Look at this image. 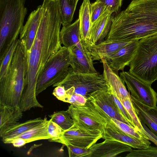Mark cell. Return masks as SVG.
Instances as JSON below:
<instances>
[{
	"mask_svg": "<svg viewBox=\"0 0 157 157\" xmlns=\"http://www.w3.org/2000/svg\"><path fill=\"white\" fill-rule=\"evenodd\" d=\"M48 121L49 120L45 117L43 121L36 126L13 138L22 139L25 144L36 140L50 139L47 130Z\"/></svg>",
	"mask_w": 157,
	"mask_h": 157,
	"instance_id": "24",
	"label": "cell"
},
{
	"mask_svg": "<svg viewBox=\"0 0 157 157\" xmlns=\"http://www.w3.org/2000/svg\"><path fill=\"white\" fill-rule=\"evenodd\" d=\"M120 77L126 84L131 96L140 102L154 107L157 104V93L152 88L151 84L144 81L129 71H123Z\"/></svg>",
	"mask_w": 157,
	"mask_h": 157,
	"instance_id": "9",
	"label": "cell"
},
{
	"mask_svg": "<svg viewBox=\"0 0 157 157\" xmlns=\"http://www.w3.org/2000/svg\"><path fill=\"white\" fill-rule=\"evenodd\" d=\"M100 61L103 66V74L112 94L120 102L125 98L132 99L130 93L126 89L124 81L110 67L105 58L102 57Z\"/></svg>",
	"mask_w": 157,
	"mask_h": 157,
	"instance_id": "15",
	"label": "cell"
},
{
	"mask_svg": "<svg viewBox=\"0 0 157 157\" xmlns=\"http://www.w3.org/2000/svg\"><path fill=\"white\" fill-rule=\"evenodd\" d=\"M42 6V18L33 44L28 52L26 86L20 105L25 111L42 107L36 97L37 78L47 61L62 47L59 37L62 24L57 2L44 0Z\"/></svg>",
	"mask_w": 157,
	"mask_h": 157,
	"instance_id": "1",
	"label": "cell"
},
{
	"mask_svg": "<svg viewBox=\"0 0 157 157\" xmlns=\"http://www.w3.org/2000/svg\"><path fill=\"white\" fill-rule=\"evenodd\" d=\"M23 116L19 106L0 105V136L12 126L19 123Z\"/></svg>",
	"mask_w": 157,
	"mask_h": 157,
	"instance_id": "22",
	"label": "cell"
},
{
	"mask_svg": "<svg viewBox=\"0 0 157 157\" xmlns=\"http://www.w3.org/2000/svg\"><path fill=\"white\" fill-rule=\"evenodd\" d=\"M122 0H96L103 3L107 10L111 13H117L120 8Z\"/></svg>",
	"mask_w": 157,
	"mask_h": 157,
	"instance_id": "35",
	"label": "cell"
},
{
	"mask_svg": "<svg viewBox=\"0 0 157 157\" xmlns=\"http://www.w3.org/2000/svg\"><path fill=\"white\" fill-rule=\"evenodd\" d=\"M133 107L141 122L146 124L157 137V107L145 105L131 96Z\"/></svg>",
	"mask_w": 157,
	"mask_h": 157,
	"instance_id": "20",
	"label": "cell"
},
{
	"mask_svg": "<svg viewBox=\"0 0 157 157\" xmlns=\"http://www.w3.org/2000/svg\"><path fill=\"white\" fill-rule=\"evenodd\" d=\"M87 99L100 107L111 118L131 125L118 109L108 86L91 93Z\"/></svg>",
	"mask_w": 157,
	"mask_h": 157,
	"instance_id": "11",
	"label": "cell"
},
{
	"mask_svg": "<svg viewBox=\"0 0 157 157\" xmlns=\"http://www.w3.org/2000/svg\"><path fill=\"white\" fill-rule=\"evenodd\" d=\"M157 34V0H132L114 17L105 40L132 41Z\"/></svg>",
	"mask_w": 157,
	"mask_h": 157,
	"instance_id": "2",
	"label": "cell"
},
{
	"mask_svg": "<svg viewBox=\"0 0 157 157\" xmlns=\"http://www.w3.org/2000/svg\"><path fill=\"white\" fill-rule=\"evenodd\" d=\"M90 157H114L132 150L129 146L121 142L105 140L95 143L89 149Z\"/></svg>",
	"mask_w": 157,
	"mask_h": 157,
	"instance_id": "17",
	"label": "cell"
},
{
	"mask_svg": "<svg viewBox=\"0 0 157 157\" xmlns=\"http://www.w3.org/2000/svg\"><path fill=\"white\" fill-rule=\"evenodd\" d=\"M63 86L68 95L79 94L87 99L93 92L108 86L103 74L76 73L70 67L66 77L53 86Z\"/></svg>",
	"mask_w": 157,
	"mask_h": 157,
	"instance_id": "8",
	"label": "cell"
},
{
	"mask_svg": "<svg viewBox=\"0 0 157 157\" xmlns=\"http://www.w3.org/2000/svg\"><path fill=\"white\" fill-rule=\"evenodd\" d=\"M74 124L91 130L103 132L112 118L102 109L87 99L82 105L71 104L67 109Z\"/></svg>",
	"mask_w": 157,
	"mask_h": 157,
	"instance_id": "7",
	"label": "cell"
},
{
	"mask_svg": "<svg viewBox=\"0 0 157 157\" xmlns=\"http://www.w3.org/2000/svg\"><path fill=\"white\" fill-rule=\"evenodd\" d=\"M65 145L67 148L70 157H90L91 153L89 149L69 144Z\"/></svg>",
	"mask_w": 157,
	"mask_h": 157,
	"instance_id": "32",
	"label": "cell"
},
{
	"mask_svg": "<svg viewBox=\"0 0 157 157\" xmlns=\"http://www.w3.org/2000/svg\"><path fill=\"white\" fill-rule=\"evenodd\" d=\"M70 49L62 47L47 61L38 76L36 96L49 87L62 81L68 75L71 65Z\"/></svg>",
	"mask_w": 157,
	"mask_h": 157,
	"instance_id": "6",
	"label": "cell"
},
{
	"mask_svg": "<svg viewBox=\"0 0 157 157\" xmlns=\"http://www.w3.org/2000/svg\"><path fill=\"white\" fill-rule=\"evenodd\" d=\"M59 37L61 44L67 48H70L75 45L82 47L84 44L80 37L79 19L72 24L63 26Z\"/></svg>",
	"mask_w": 157,
	"mask_h": 157,
	"instance_id": "21",
	"label": "cell"
},
{
	"mask_svg": "<svg viewBox=\"0 0 157 157\" xmlns=\"http://www.w3.org/2000/svg\"><path fill=\"white\" fill-rule=\"evenodd\" d=\"M69 49L71 53L70 67L73 71L81 73H97L92 57L86 47L79 48L75 45Z\"/></svg>",
	"mask_w": 157,
	"mask_h": 157,
	"instance_id": "13",
	"label": "cell"
},
{
	"mask_svg": "<svg viewBox=\"0 0 157 157\" xmlns=\"http://www.w3.org/2000/svg\"><path fill=\"white\" fill-rule=\"evenodd\" d=\"M131 41L105 40L99 44L86 47L93 61L101 60L102 57L106 58L109 57Z\"/></svg>",
	"mask_w": 157,
	"mask_h": 157,
	"instance_id": "19",
	"label": "cell"
},
{
	"mask_svg": "<svg viewBox=\"0 0 157 157\" xmlns=\"http://www.w3.org/2000/svg\"><path fill=\"white\" fill-rule=\"evenodd\" d=\"M113 95L115 103L125 119L131 125L136 127L131 117L126 110L117 98L114 95Z\"/></svg>",
	"mask_w": 157,
	"mask_h": 157,
	"instance_id": "38",
	"label": "cell"
},
{
	"mask_svg": "<svg viewBox=\"0 0 157 157\" xmlns=\"http://www.w3.org/2000/svg\"><path fill=\"white\" fill-rule=\"evenodd\" d=\"M87 99L84 96L78 94H67L66 102L76 105H85Z\"/></svg>",
	"mask_w": 157,
	"mask_h": 157,
	"instance_id": "36",
	"label": "cell"
},
{
	"mask_svg": "<svg viewBox=\"0 0 157 157\" xmlns=\"http://www.w3.org/2000/svg\"><path fill=\"white\" fill-rule=\"evenodd\" d=\"M47 130L48 134L51 138L49 140L59 138L62 136L64 131L59 125L51 119L49 120Z\"/></svg>",
	"mask_w": 157,
	"mask_h": 157,
	"instance_id": "34",
	"label": "cell"
},
{
	"mask_svg": "<svg viewBox=\"0 0 157 157\" xmlns=\"http://www.w3.org/2000/svg\"><path fill=\"white\" fill-rule=\"evenodd\" d=\"M43 120L41 117H38L23 123L19 122L6 130L1 137L2 140L13 138L35 127Z\"/></svg>",
	"mask_w": 157,
	"mask_h": 157,
	"instance_id": "25",
	"label": "cell"
},
{
	"mask_svg": "<svg viewBox=\"0 0 157 157\" xmlns=\"http://www.w3.org/2000/svg\"><path fill=\"white\" fill-rule=\"evenodd\" d=\"M112 120L121 131L128 135L146 142L149 141V138L137 128L114 118H112Z\"/></svg>",
	"mask_w": 157,
	"mask_h": 157,
	"instance_id": "30",
	"label": "cell"
},
{
	"mask_svg": "<svg viewBox=\"0 0 157 157\" xmlns=\"http://www.w3.org/2000/svg\"><path fill=\"white\" fill-rule=\"evenodd\" d=\"M58 7L63 26L71 23L79 0H56Z\"/></svg>",
	"mask_w": 157,
	"mask_h": 157,
	"instance_id": "26",
	"label": "cell"
},
{
	"mask_svg": "<svg viewBox=\"0 0 157 157\" xmlns=\"http://www.w3.org/2000/svg\"><path fill=\"white\" fill-rule=\"evenodd\" d=\"M129 71L151 84L157 80V34L139 40Z\"/></svg>",
	"mask_w": 157,
	"mask_h": 157,
	"instance_id": "5",
	"label": "cell"
},
{
	"mask_svg": "<svg viewBox=\"0 0 157 157\" xmlns=\"http://www.w3.org/2000/svg\"><path fill=\"white\" fill-rule=\"evenodd\" d=\"M19 41L18 39L13 42L0 61V80L6 75L9 70Z\"/></svg>",
	"mask_w": 157,
	"mask_h": 157,
	"instance_id": "29",
	"label": "cell"
},
{
	"mask_svg": "<svg viewBox=\"0 0 157 157\" xmlns=\"http://www.w3.org/2000/svg\"><path fill=\"white\" fill-rule=\"evenodd\" d=\"M28 52L20 40L6 75L0 80V105L19 106L26 86Z\"/></svg>",
	"mask_w": 157,
	"mask_h": 157,
	"instance_id": "3",
	"label": "cell"
},
{
	"mask_svg": "<svg viewBox=\"0 0 157 157\" xmlns=\"http://www.w3.org/2000/svg\"><path fill=\"white\" fill-rule=\"evenodd\" d=\"M91 5L90 0H83L79 10L80 37L82 41L86 45L89 41L92 25Z\"/></svg>",
	"mask_w": 157,
	"mask_h": 157,
	"instance_id": "23",
	"label": "cell"
},
{
	"mask_svg": "<svg viewBox=\"0 0 157 157\" xmlns=\"http://www.w3.org/2000/svg\"><path fill=\"white\" fill-rule=\"evenodd\" d=\"M43 8L42 5L32 12L20 34L19 39L25 44L29 52L37 33L42 18Z\"/></svg>",
	"mask_w": 157,
	"mask_h": 157,
	"instance_id": "16",
	"label": "cell"
},
{
	"mask_svg": "<svg viewBox=\"0 0 157 157\" xmlns=\"http://www.w3.org/2000/svg\"><path fill=\"white\" fill-rule=\"evenodd\" d=\"M126 157H157V147L150 146L146 149L132 150Z\"/></svg>",
	"mask_w": 157,
	"mask_h": 157,
	"instance_id": "31",
	"label": "cell"
},
{
	"mask_svg": "<svg viewBox=\"0 0 157 157\" xmlns=\"http://www.w3.org/2000/svg\"><path fill=\"white\" fill-rule=\"evenodd\" d=\"M107 10L92 24L90 37L86 47L99 44L104 40L111 28L114 17Z\"/></svg>",
	"mask_w": 157,
	"mask_h": 157,
	"instance_id": "18",
	"label": "cell"
},
{
	"mask_svg": "<svg viewBox=\"0 0 157 157\" xmlns=\"http://www.w3.org/2000/svg\"><path fill=\"white\" fill-rule=\"evenodd\" d=\"M102 139L106 140L118 141L132 147L144 149L148 147L151 143L135 138L121 131L112 120L106 125L103 133Z\"/></svg>",
	"mask_w": 157,
	"mask_h": 157,
	"instance_id": "12",
	"label": "cell"
},
{
	"mask_svg": "<svg viewBox=\"0 0 157 157\" xmlns=\"http://www.w3.org/2000/svg\"><path fill=\"white\" fill-rule=\"evenodd\" d=\"M48 117L64 130L70 128L74 124L67 109L54 112Z\"/></svg>",
	"mask_w": 157,
	"mask_h": 157,
	"instance_id": "28",
	"label": "cell"
},
{
	"mask_svg": "<svg viewBox=\"0 0 157 157\" xmlns=\"http://www.w3.org/2000/svg\"><path fill=\"white\" fill-rule=\"evenodd\" d=\"M139 40H133L123 47L109 57L105 58L107 63L117 73L119 71H123L129 65L136 51Z\"/></svg>",
	"mask_w": 157,
	"mask_h": 157,
	"instance_id": "14",
	"label": "cell"
},
{
	"mask_svg": "<svg viewBox=\"0 0 157 157\" xmlns=\"http://www.w3.org/2000/svg\"><path fill=\"white\" fill-rule=\"evenodd\" d=\"M103 133L87 129L74 124L70 128L64 130L59 138L49 141L60 143L64 145L69 144L89 149L102 138Z\"/></svg>",
	"mask_w": 157,
	"mask_h": 157,
	"instance_id": "10",
	"label": "cell"
},
{
	"mask_svg": "<svg viewBox=\"0 0 157 157\" xmlns=\"http://www.w3.org/2000/svg\"><path fill=\"white\" fill-rule=\"evenodd\" d=\"M91 18L92 24L97 20L107 10L102 2L96 1L91 5Z\"/></svg>",
	"mask_w": 157,
	"mask_h": 157,
	"instance_id": "33",
	"label": "cell"
},
{
	"mask_svg": "<svg viewBox=\"0 0 157 157\" xmlns=\"http://www.w3.org/2000/svg\"><path fill=\"white\" fill-rule=\"evenodd\" d=\"M52 94L59 100L66 102L67 94L63 86H56L53 90Z\"/></svg>",
	"mask_w": 157,
	"mask_h": 157,
	"instance_id": "37",
	"label": "cell"
},
{
	"mask_svg": "<svg viewBox=\"0 0 157 157\" xmlns=\"http://www.w3.org/2000/svg\"><path fill=\"white\" fill-rule=\"evenodd\" d=\"M26 0H0V61L24 26Z\"/></svg>",
	"mask_w": 157,
	"mask_h": 157,
	"instance_id": "4",
	"label": "cell"
},
{
	"mask_svg": "<svg viewBox=\"0 0 157 157\" xmlns=\"http://www.w3.org/2000/svg\"><path fill=\"white\" fill-rule=\"evenodd\" d=\"M121 102L130 115L136 127L138 128L141 132L146 136L149 140L155 143L157 141L156 139L151 135L142 125L141 122L133 107L132 99L129 98H125L121 100Z\"/></svg>",
	"mask_w": 157,
	"mask_h": 157,
	"instance_id": "27",
	"label": "cell"
}]
</instances>
